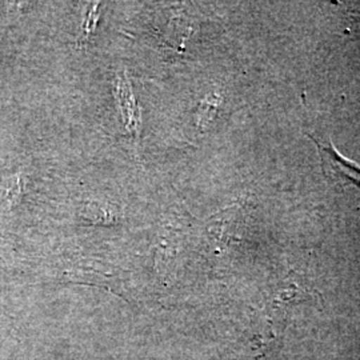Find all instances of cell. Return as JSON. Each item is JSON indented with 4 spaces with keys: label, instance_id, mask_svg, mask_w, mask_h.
Instances as JSON below:
<instances>
[{
    "label": "cell",
    "instance_id": "6da1fadb",
    "mask_svg": "<svg viewBox=\"0 0 360 360\" xmlns=\"http://www.w3.org/2000/svg\"><path fill=\"white\" fill-rule=\"evenodd\" d=\"M309 136L316 144V148L321 154L323 171L327 175H331L336 179L345 180L346 183H351L360 188V167L342 158L333 146L324 144L309 134Z\"/></svg>",
    "mask_w": 360,
    "mask_h": 360
},
{
    "label": "cell",
    "instance_id": "7a4b0ae2",
    "mask_svg": "<svg viewBox=\"0 0 360 360\" xmlns=\"http://www.w3.org/2000/svg\"><path fill=\"white\" fill-rule=\"evenodd\" d=\"M116 99L126 131L138 141L142 126V115L126 72L119 74L116 79Z\"/></svg>",
    "mask_w": 360,
    "mask_h": 360
},
{
    "label": "cell",
    "instance_id": "3957f363",
    "mask_svg": "<svg viewBox=\"0 0 360 360\" xmlns=\"http://www.w3.org/2000/svg\"><path fill=\"white\" fill-rule=\"evenodd\" d=\"M25 179L20 174H13L0 179V211H8L16 206L23 193Z\"/></svg>",
    "mask_w": 360,
    "mask_h": 360
}]
</instances>
